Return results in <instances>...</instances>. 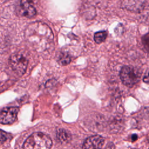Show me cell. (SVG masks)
<instances>
[{
    "instance_id": "1",
    "label": "cell",
    "mask_w": 149,
    "mask_h": 149,
    "mask_svg": "<svg viewBox=\"0 0 149 149\" xmlns=\"http://www.w3.org/2000/svg\"><path fill=\"white\" fill-rule=\"evenodd\" d=\"M25 37L36 50L40 52L48 49L54 39L51 29L41 22L30 24L26 29Z\"/></svg>"
},
{
    "instance_id": "2",
    "label": "cell",
    "mask_w": 149,
    "mask_h": 149,
    "mask_svg": "<svg viewBox=\"0 0 149 149\" xmlns=\"http://www.w3.org/2000/svg\"><path fill=\"white\" fill-rule=\"evenodd\" d=\"M52 145V140L48 136L41 132H36L27 139L23 147L26 149H48Z\"/></svg>"
},
{
    "instance_id": "3",
    "label": "cell",
    "mask_w": 149,
    "mask_h": 149,
    "mask_svg": "<svg viewBox=\"0 0 149 149\" xmlns=\"http://www.w3.org/2000/svg\"><path fill=\"white\" fill-rule=\"evenodd\" d=\"M119 76L122 83L127 87H132L138 83L141 73L137 69L130 66H123L120 71Z\"/></svg>"
},
{
    "instance_id": "4",
    "label": "cell",
    "mask_w": 149,
    "mask_h": 149,
    "mask_svg": "<svg viewBox=\"0 0 149 149\" xmlns=\"http://www.w3.org/2000/svg\"><path fill=\"white\" fill-rule=\"evenodd\" d=\"M9 64L12 70L19 75H23L27 69L28 59L26 55L21 52L11 55L9 59Z\"/></svg>"
},
{
    "instance_id": "5",
    "label": "cell",
    "mask_w": 149,
    "mask_h": 149,
    "mask_svg": "<svg viewBox=\"0 0 149 149\" xmlns=\"http://www.w3.org/2000/svg\"><path fill=\"white\" fill-rule=\"evenodd\" d=\"M19 108L16 107H6L0 112V123L4 125L12 124L16 119Z\"/></svg>"
},
{
    "instance_id": "6",
    "label": "cell",
    "mask_w": 149,
    "mask_h": 149,
    "mask_svg": "<svg viewBox=\"0 0 149 149\" xmlns=\"http://www.w3.org/2000/svg\"><path fill=\"white\" fill-rule=\"evenodd\" d=\"M146 5V0H122L120 8L128 11L139 13Z\"/></svg>"
},
{
    "instance_id": "7",
    "label": "cell",
    "mask_w": 149,
    "mask_h": 149,
    "mask_svg": "<svg viewBox=\"0 0 149 149\" xmlns=\"http://www.w3.org/2000/svg\"><path fill=\"white\" fill-rule=\"evenodd\" d=\"M104 139L100 135H94L87 138L84 142L83 148H101L104 144Z\"/></svg>"
},
{
    "instance_id": "8",
    "label": "cell",
    "mask_w": 149,
    "mask_h": 149,
    "mask_svg": "<svg viewBox=\"0 0 149 149\" xmlns=\"http://www.w3.org/2000/svg\"><path fill=\"white\" fill-rule=\"evenodd\" d=\"M20 9L21 15L27 17H31L36 14L33 0H21Z\"/></svg>"
},
{
    "instance_id": "9",
    "label": "cell",
    "mask_w": 149,
    "mask_h": 149,
    "mask_svg": "<svg viewBox=\"0 0 149 149\" xmlns=\"http://www.w3.org/2000/svg\"><path fill=\"white\" fill-rule=\"evenodd\" d=\"M56 137L58 140L62 143H68L71 139V136L69 132L63 129H60L57 130Z\"/></svg>"
},
{
    "instance_id": "10",
    "label": "cell",
    "mask_w": 149,
    "mask_h": 149,
    "mask_svg": "<svg viewBox=\"0 0 149 149\" xmlns=\"http://www.w3.org/2000/svg\"><path fill=\"white\" fill-rule=\"evenodd\" d=\"M107 37V32L106 31H100L96 32L94 35V40L97 44L102 43L105 41Z\"/></svg>"
},
{
    "instance_id": "11",
    "label": "cell",
    "mask_w": 149,
    "mask_h": 149,
    "mask_svg": "<svg viewBox=\"0 0 149 149\" xmlns=\"http://www.w3.org/2000/svg\"><path fill=\"white\" fill-rule=\"evenodd\" d=\"M71 61L70 56L66 52H62L59 56L58 62L62 65L69 64Z\"/></svg>"
},
{
    "instance_id": "12",
    "label": "cell",
    "mask_w": 149,
    "mask_h": 149,
    "mask_svg": "<svg viewBox=\"0 0 149 149\" xmlns=\"http://www.w3.org/2000/svg\"><path fill=\"white\" fill-rule=\"evenodd\" d=\"M141 43L144 50L149 53V33L146 34L141 37Z\"/></svg>"
},
{
    "instance_id": "13",
    "label": "cell",
    "mask_w": 149,
    "mask_h": 149,
    "mask_svg": "<svg viewBox=\"0 0 149 149\" xmlns=\"http://www.w3.org/2000/svg\"><path fill=\"white\" fill-rule=\"evenodd\" d=\"M8 134L2 130H0V141H5L8 139Z\"/></svg>"
},
{
    "instance_id": "14",
    "label": "cell",
    "mask_w": 149,
    "mask_h": 149,
    "mask_svg": "<svg viewBox=\"0 0 149 149\" xmlns=\"http://www.w3.org/2000/svg\"><path fill=\"white\" fill-rule=\"evenodd\" d=\"M123 31V26L122 24H119L115 29V32L116 34H121Z\"/></svg>"
},
{
    "instance_id": "15",
    "label": "cell",
    "mask_w": 149,
    "mask_h": 149,
    "mask_svg": "<svg viewBox=\"0 0 149 149\" xmlns=\"http://www.w3.org/2000/svg\"><path fill=\"white\" fill-rule=\"evenodd\" d=\"M143 81L146 83H149V70L147 72L146 76L144 77Z\"/></svg>"
},
{
    "instance_id": "16",
    "label": "cell",
    "mask_w": 149,
    "mask_h": 149,
    "mask_svg": "<svg viewBox=\"0 0 149 149\" xmlns=\"http://www.w3.org/2000/svg\"><path fill=\"white\" fill-rule=\"evenodd\" d=\"M137 139V134H133L131 137V139L132 141H134V140H136Z\"/></svg>"
}]
</instances>
